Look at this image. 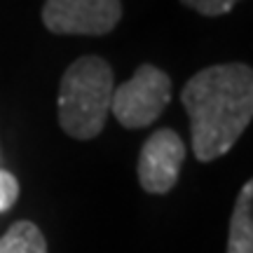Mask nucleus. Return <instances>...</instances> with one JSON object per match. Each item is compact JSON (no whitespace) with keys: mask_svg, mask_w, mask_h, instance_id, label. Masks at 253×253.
I'll list each match as a JSON object with an SVG mask.
<instances>
[{"mask_svg":"<svg viewBox=\"0 0 253 253\" xmlns=\"http://www.w3.org/2000/svg\"><path fill=\"white\" fill-rule=\"evenodd\" d=\"M197 162L232 150L253 118V71L246 63H218L192 75L181 91Z\"/></svg>","mask_w":253,"mask_h":253,"instance_id":"1","label":"nucleus"},{"mask_svg":"<svg viewBox=\"0 0 253 253\" xmlns=\"http://www.w3.org/2000/svg\"><path fill=\"white\" fill-rule=\"evenodd\" d=\"M113 99V68L101 56H80L59 84V125L75 141H89L106 126Z\"/></svg>","mask_w":253,"mask_h":253,"instance_id":"2","label":"nucleus"},{"mask_svg":"<svg viewBox=\"0 0 253 253\" xmlns=\"http://www.w3.org/2000/svg\"><path fill=\"white\" fill-rule=\"evenodd\" d=\"M171 101V80L157 66L143 63L131 80L113 89L110 110L122 126L143 129L153 125Z\"/></svg>","mask_w":253,"mask_h":253,"instance_id":"3","label":"nucleus"},{"mask_svg":"<svg viewBox=\"0 0 253 253\" xmlns=\"http://www.w3.org/2000/svg\"><path fill=\"white\" fill-rule=\"evenodd\" d=\"M120 19V0H45L42 5V24L54 36H106Z\"/></svg>","mask_w":253,"mask_h":253,"instance_id":"4","label":"nucleus"},{"mask_svg":"<svg viewBox=\"0 0 253 253\" xmlns=\"http://www.w3.org/2000/svg\"><path fill=\"white\" fill-rule=\"evenodd\" d=\"M185 143L173 129H160L145 141L138 155V183L150 195H167L178 183Z\"/></svg>","mask_w":253,"mask_h":253,"instance_id":"5","label":"nucleus"},{"mask_svg":"<svg viewBox=\"0 0 253 253\" xmlns=\"http://www.w3.org/2000/svg\"><path fill=\"white\" fill-rule=\"evenodd\" d=\"M225 253H253V183H244V188L239 190L230 218Z\"/></svg>","mask_w":253,"mask_h":253,"instance_id":"6","label":"nucleus"},{"mask_svg":"<svg viewBox=\"0 0 253 253\" xmlns=\"http://www.w3.org/2000/svg\"><path fill=\"white\" fill-rule=\"evenodd\" d=\"M0 253H47L45 235L31 220H19L0 237Z\"/></svg>","mask_w":253,"mask_h":253,"instance_id":"7","label":"nucleus"},{"mask_svg":"<svg viewBox=\"0 0 253 253\" xmlns=\"http://www.w3.org/2000/svg\"><path fill=\"white\" fill-rule=\"evenodd\" d=\"M181 2L204 17H223L227 12H232L239 0H181Z\"/></svg>","mask_w":253,"mask_h":253,"instance_id":"8","label":"nucleus"},{"mask_svg":"<svg viewBox=\"0 0 253 253\" xmlns=\"http://www.w3.org/2000/svg\"><path fill=\"white\" fill-rule=\"evenodd\" d=\"M19 199V181L9 171L0 169V213L14 207Z\"/></svg>","mask_w":253,"mask_h":253,"instance_id":"9","label":"nucleus"}]
</instances>
